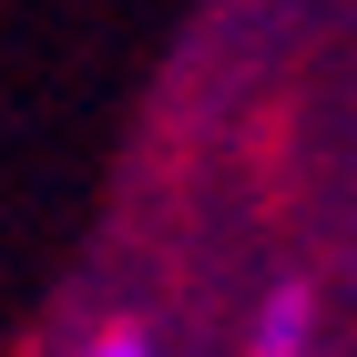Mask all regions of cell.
<instances>
[{"label":"cell","instance_id":"obj_1","mask_svg":"<svg viewBox=\"0 0 357 357\" xmlns=\"http://www.w3.org/2000/svg\"><path fill=\"white\" fill-rule=\"evenodd\" d=\"M296 347H306V296L286 286V296L255 317V357H296Z\"/></svg>","mask_w":357,"mask_h":357},{"label":"cell","instance_id":"obj_2","mask_svg":"<svg viewBox=\"0 0 357 357\" xmlns=\"http://www.w3.org/2000/svg\"><path fill=\"white\" fill-rule=\"evenodd\" d=\"M82 357H153V347H143V337H133V327H112V337H92V347H82Z\"/></svg>","mask_w":357,"mask_h":357}]
</instances>
